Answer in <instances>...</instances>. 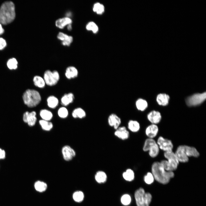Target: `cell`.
<instances>
[{
  "label": "cell",
  "mask_w": 206,
  "mask_h": 206,
  "mask_svg": "<svg viewBox=\"0 0 206 206\" xmlns=\"http://www.w3.org/2000/svg\"><path fill=\"white\" fill-rule=\"evenodd\" d=\"M127 128L128 130L132 132H137L140 129V124L136 120H130L128 123Z\"/></svg>",
  "instance_id": "cell-20"
},
{
  "label": "cell",
  "mask_w": 206,
  "mask_h": 206,
  "mask_svg": "<svg viewBox=\"0 0 206 206\" xmlns=\"http://www.w3.org/2000/svg\"><path fill=\"white\" fill-rule=\"evenodd\" d=\"M86 28L87 30L92 31L94 33H96L98 30V26L93 22L88 23L86 25Z\"/></svg>",
  "instance_id": "cell-38"
},
{
  "label": "cell",
  "mask_w": 206,
  "mask_h": 206,
  "mask_svg": "<svg viewBox=\"0 0 206 206\" xmlns=\"http://www.w3.org/2000/svg\"><path fill=\"white\" fill-rule=\"evenodd\" d=\"M158 131L159 128L157 125L152 124L146 128L145 133L149 138L153 139L157 135Z\"/></svg>",
  "instance_id": "cell-16"
},
{
  "label": "cell",
  "mask_w": 206,
  "mask_h": 206,
  "mask_svg": "<svg viewBox=\"0 0 206 206\" xmlns=\"http://www.w3.org/2000/svg\"><path fill=\"white\" fill-rule=\"evenodd\" d=\"M4 32V30L1 24L0 23V35L2 34Z\"/></svg>",
  "instance_id": "cell-42"
},
{
  "label": "cell",
  "mask_w": 206,
  "mask_h": 206,
  "mask_svg": "<svg viewBox=\"0 0 206 206\" xmlns=\"http://www.w3.org/2000/svg\"><path fill=\"white\" fill-rule=\"evenodd\" d=\"M33 80L34 85L40 88L44 87L45 82L44 79L41 77L36 76L34 77Z\"/></svg>",
  "instance_id": "cell-30"
},
{
  "label": "cell",
  "mask_w": 206,
  "mask_h": 206,
  "mask_svg": "<svg viewBox=\"0 0 206 206\" xmlns=\"http://www.w3.org/2000/svg\"><path fill=\"white\" fill-rule=\"evenodd\" d=\"M18 63L16 60L15 58L9 59L7 63L8 68L10 70L16 69L17 68Z\"/></svg>",
  "instance_id": "cell-34"
},
{
  "label": "cell",
  "mask_w": 206,
  "mask_h": 206,
  "mask_svg": "<svg viewBox=\"0 0 206 206\" xmlns=\"http://www.w3.org/2000/svg\"><path fill=\"white\" fill-rule=\"evenodd\" d=\"M151 171L154 179L164 185L168 183L170 179L174 176L173 172L166 171L160 162L153 163L152 166Z\"/></svg>",
  "instance_id": "cell-1"
},
{
  "label": "cell",
  "mask_w": 206,
  "mask_h": 206,
  "mask_svg": "<svg viewBox=\"0 0 206 206\" xmlns=\"http://www.w3.org/2000/svg\"><path fill=\"white\" fill-rule=\"evenodd\" d=\"M74 98V95L72 93L65 94L61 99V103L64 106H67L73 102Z\"/></svg>",
  "instance_id": "cell-22"
},
{
  "label": "cell",
  "mask_w": 206,
  "mask_h": 206,
  "mask_svg": "<svg viewBox=\"0 0 206 206\" xmlns=\"http://www.w3.org/2000/svg\"><path fill=\"white\" fill-rule=\"evenodd\" d=\"M23 99L24 104L29 107L36 106L40 102L41 98L39 93L33 89H27L24 93Z\"/></svg>",
  "instance_id": "cell-3"
},
{
  "label": "cell",
  "mask_w": 206,
  "mask_h": 206,
  "mask_svg": "<svg viewBox=\"0 0 206 206\" xmlns=\"http://www.w3.org/2000/svg\"><path fill=\"white\" fill-rule=\"evenodd\" d=\"M39 122L42 128L44 130L50 131L53 127V126L52 123L49 121L42 119L39 121Z\"/></svg>",
  "instance_id": "cell-29"
},
{
  "label": "cell",
  "mask_w": 206,
  "mask_h": 206,
  "mask_svg": "<svg viewBox=\"0 0 206 206\" xmlns=\"http://www.w3.org/2000/svg\"><path fill=\"white\" fill-rule=\"evenodd\" d=\"M114 135L118 138L122 140H126L130 136L129 131L124 126H120L114 132Z\"/></svg>",
  "instance_id": "cell-11"
},
{
  "label": "cell",
  "mask_w": 206,
  "mask_h": 206,
  "mask_svg": "<svg viewBox=\"0 0 206 206\" xmlns=\"http://www.w3.org/2000/svg\"><path fill=\"white\" fill-rule=\"evenodd\" d=\"M147 118L148 120L152 124H156L160 122L161 116L159 112L153 110L148 114Z\"/></svg>",
  "instance_id": "cell-15"
},
{
  "label": "cell",
  "mask_w": 206,
  "mask_h": 206,
  "mask_svg": "<svg viewBox=\"0 0 206 206\" xmlns=\"http://www.w3.org/2000/svg\"><path fill=\"white\" fill-rule=\"evenodd\" d=\"M135 106L138 110L143 111L147 108L148 103L145 100L142 98H139L136 101Z\"/></svg>",
  "instance_id": "cell-24"
},
{
  "label": "cell",
  "mask_w": 206,
  "mask_h": 206,
  "mask_svg": "<svg viewBox=\"0 0 206 206\" xmlns=\"http://www.w3.org/2000/svg\"><path fill=\"white\" fill-rule=\"evenodd\" d=\"M43 79L47 85L53 86L56 84L59 81L60 79L59 74L56 70L52 72L47 70L44 73Z\"/></svg>",
  "instance_id": "cell-7"
},
{
  "label": "cell",
  "mask_w": 206,
  "mask_h": 206,
  "mask_svg": "<svg viewBox=\"0 0 206 206\" xmlns=\"http://www.w3.org/2000/svg\"><path fill=\"white\" fill-rule=\"evenodd\" d=\"M67 28L68 30H70L72 29V26L71 24L68 25L67 26Z\"/></svg>",
  "instance_id": "cell-43"
},
{
  "label": "cell",
  "mask_w": 206,
  "mask_h": 206,
  "mask_svg": "<svg viewBox=\"0 0 206 206\" xmlns=\"http://www.w3.org/2000/svg\"><path fill=\"white\" fill-rule=\"evenodd\" d=\"M36 113L33 111L31 112H26L23 115V121L27 123L29 126H33L35 124L37 121L36 117Z\"/></svg>",
  "instance_id": "cell-13"
},
{
  "label": "cell",
  "mask_w": 206,
  "mask_h": 206,
  "mask_svg": "<svg viewBox=\"0 0 206 206\" xmlns=\"http://www.w3.org/2000/svg\"><path fill=\"white\" fill-rule=\"evenodd\" d=\"M122 176L126 180L128 181H132L134 178V174L133 171L131 169H128L123 172Z\"/></svg>",
  "instance_id": "cell-31"
},
{
  "label": "cell",
  "mask_w": 206,
  "mask_h": 206,
  "mask_svg": "<svg viewBox=\"0 0 206 206\" xmlns=\"http://www.w3.org/2000/svg\"><path fill=\"white\" fill-rule=\"evenodd\" d=\"M62 152L64 159L66 161L71 160L76 155L74 150L70 146H64L62 148Z\"/></svg>",
  "instance_id": "cell-10"
},
{
  "label": "cell",
  "mask_w": 206,
  "mask_h": 206,
  "mask_svg": "<svg viewBox=\"0 0 206 206\" xmlns=\"http://www.w3.org/2000/svg\"><path fill=\"white\" fill-rule=\"evenodd\" d=\"M83 193L80 191H77L75 192L73 195V198L74 200L77 202L82 201L84 198Z\"/></svg>",
  "instance_id": "cell-33"
},
{
  "label": "cell",
  "mask_w": 206,
  "mask_h": 206,
  "mask_svg": "<svg viewBox=\"0 0 206 206\" xmlns=\"http://www.w3.org/2000/svg\"><path fill=\"white\" fill-rule=\"evenodd\" d=\"M47 105L51 108H55L58 106V100L56 97L54 96H50L47 99Z\"/></svg>",
  "instance_id": "cell-28"
},
{
  "label": "cell",
  "mask_w": 206,
  "mask_h": 206,
  "mask_svg": "<svg viewBox=\"0 0 206 206\" xmlns=\"http://www.w3.org/2000/svg\"><path fill=\"white\" fill-rule=\"evenodd\" d=\"M206 98V92L202 93L194 94L186 99V103L189 106H194L199 105L203 102Z\"/></svg>",
  "instance_id": "cell-8"
},
{
  "label": "cell",
  "mask_w": 206,
  "mask_h": 206,
  "mask_svg": "<svg viewBox=\"0 0 206 206\" xmlns=\"http://www.w3.org/2000/svg\"><path fill=\"white\" fill-rule=\"evenodd\" d=\"M121 201L123 205H128L130 204L131 201L130 196L128 194L123 195L121 197Z\"/></svg>",
  "instance_id": "cell-39"
},
{
  "label": "cell",
  "mask_w": 206,
  "mask_h": 206,
  "mask_svg": "<svg viewBox=\"0 0 206 206\" xmlns=\"http://www.w3.org/2000/svg\"><path fill=\"white\" fill-rule=\"evenodd\" d=\"M143 150L145 152L148 151L149 156L154 158L158 155L159 148L157 142L154 139L148 138L145 141Z\"/></svg>",
  "instance_id": "cell-6"
},
{
  "label": "cell",
  "mask_w": 206,
  "mask_h": 206,
  "mask_svg": "<svg viewBox=\"0 0 206 206\" xmlns=\"http://www.w3.org/2000/svg\"><path fill=\"white\" fill-rule=\"evenodd\" d=\"M68 111L67 109L65 107L60 108L58 111V114L61 118H66L68 115Z\"/></svg>",
  "instance_id": "cell-35"
},
{
  "label": "cell",
  "mask_w": 206,
  "mask_h": 206,
  "mask_svg": "<svg viewBox=\"0 0 206 206\" xmlns=\"http://www.w3.org/2000/svg\"><path fill=\"white\" fill-rule=\"evenodd\" d=\"M95 179L98 183H101L105 182L107 179V175L104 171H98L95 175Z\"/></svg>",
  "instance_id": "cell-27"
},
{
  "label": "cell",
  "mask_w": 206,
  "mask_h": 206,
  "mask_svg": "<svg viewBox=\"0 0 206 206\" xmlns=\"http://www.w3.org/2000/svg\"><path fill=\"white\" fill-rule=\"evenodd\" d=\"M57 37L59 39L62 41V44L64 46H70L73 41L72 36L62 32H59L57 35Z\"/></svg>",
  "instance_id": "cell-17"
},
{
  "label": "cell",
  "mask_w": 206,
  "mask_h": 206,
  "mask_svg": "<svg viewBox=\"0 0 206 206\" xmlns=\"http://www.w3.org/2000/svg\"><path fill=\"white\" fill-rule=\"evenodd\" d=\"M104 6L99 3H95L93 7V10L97 14H100L104 11Z\"/></svg>",
  "instance_id": "cell-36"
},
{
  "label": "cell",
  "mask_w": 206,
  "mask_h": 206,
  "mask_svg": "<svg viewBox=\"0 0 206 206\" xmlns=\"http://www.w3.org/2000/svg\"><path fill=\"white\" fill-rule=\"evenodd\" d=\"M6 45L5 41L3 38H0V50L3 49Z\"/></svg>",
  "instance_id": "cell-40"
},
{
  "label": "cell",
  "mask_w": 206,
  "mask_h": 206,
  "mask_svg": "<svg viewBox=\"0 0 206 206\" xmlns=\"http://www.w3.org/2000/svg\"><path fill=\"white\" fill-rule=\"evenodd\" d=\"M15 7L11 1H7L2 4L0 8L1 23L6 25L13 21L15 16Z\"/></svg>",
  "instance_id": "cell-2"
},
{
  "label": "cell",
  "mask_w": 206,
  "mask_h": 206,
  "mask_svg": "<svg viewBox=\"0 0 206 206\" xmlns=\"http://www.w3.org/2000/svg\"><path fill=\"white\" fill-rule=\"evenodd\" d=\"M5 156V150L0 148V159H4Z\"/></svg>",
  "instance_id": "cell-41"
},
{
  "label": "cell",
  "mask_w": 206,
  "mask_h": 206,
  "mask_svg": "<svg viewBox=\"0 0 206 206\" xmlns=\"http://www.w3.org/2000/svg\"><path fill=\"white\" fill-rule=\"evenodd\" d=\"M164 156L167 160H163L160 162L165 169L167 171L173 172L176 170L179 162L175 153L173 151L165 152Z\"/></svg>",
  "instance_id": "cell-4"
},
{
  "label": "cell",
  "mask_w": 206,
  "mask_h": 206,
  "mask_svg": "<svg viewBox=\"0 0 206 206\" xmlns=\"http://www.w3.org/2000/svg\"><path fill=\"white\" fill-rule=\"evenodd\" d=\"M157 143L159 148L165 152L172 151L173 146L170 140L160 136L158 138Z\"/></svg>",
  "instance_id": "cell-9"
},
{
  "label": "cell",
  "mask_w": 206,
  "mask_h": 206,
  "mask_svg": "<svg viewBox=\"0 0 206 206\" xmlns=\"http://www.w3.org/2000/svg\"><path fill=\"white\" fill-rule=\"evenodd\" d=\"M72 115L74 118H82L86 117V114L85 111L82 108H78L74 110Z\"/></svg>",
  "instance_id": "cell-25"
},
{
  "label": "cell",
  "mask_w": 206,
  "mask_h": 206,
  "mask_svg": "<svg viewBox=\"0 0 206 206\" xmlns=\"http://www.w3.org/2000/svg\"><path fill=\"white\" fill-rule=\"evenodd\" d=\"M183 147L185 153L188 157H197L199 156V153L195 147L186 145H183Z\"/></svg>",
  "instance_id": "cell-18"
},
{
  "label": "cell",
  "mask_w": 206,
  "mask_h": 206,
  "mask_svg": "<svg viewBox=\"0 0 206 206\" xmlns=\"http://www.w3.org/2000/svg\"><path fill=\"white\" fill-rule=\"evenodd\" d=\"M72 22V19L66 17L58 19L55 22V25L59 28L62 29L66 25L71 24Z\"/></svg>",
  "instance_id": "cell-19"
},
{
  "label": "cell",
  "mask_w": 206,
  "mask_h": 206,
  "mask_svg": "<svg viewBox=\"0 0 206 206\" xmlns=\"http://www.w3.org/2000/svg\"><path fill=\"white\" fill-rule=\"evenodd\" d=\"M175 153L179 162L185 163L188 161L189 157L185 153L183 145L179 146Z\"/></svg>",
  "instance_id": "cell-14"
},
{
  "label": "cell",
  "mask_w": 206,
  "mask_h": 206,
  "mask_svg": "<svg viewBox=\"0 0 206 206\" xmlns=\"http://www.w3.org/2000/svg\"><path fill=\"white\" fill-rule=\"evenodd\" d=\"M34 187L35 190L39 192L44 191L47 188V184L43 182L38 181L35 183Z\"/></svg>",
  "instance_id": "cell-32"
},
{
  "label": "cell",
  "mask_w": 206,
  "mask_h": 206,
  "mask_svg": "<svg viewBox=\"0 0 206 206\" xmlns=\"http://www.w3.org/2000/svg\"><path fill=\"white\" fill-rule=\"evenodd\" d=\"M169 99V96L168 95L165 94H160L157 96V101L159 105L166 106L168 104Z\"/></svg>",
  "instance_id": "cell-23"
},
{
  "label": "cell",
  "mask_w": 206,
  "mask_h": 206,
  "mask_svg": "<svg viewBox=\"0 0 206 206\" xmlns=\"http://www.w3.org/2000/svg\"><path fill=\"white\" fill-rule=\"evenodd\" d=\"M154 178L151 173L148 172L144 177V180L145 183L150 185L154 181Z\"/></svg>",
  "instance_id": "cell-37"
},
{
  "label": "cell",
  "mask_w": 206,
  "mask_h": 206,
  "mask_svg": "<svg viewBox=\"0 0 206 206\" xmlns=\"http://www.w3.org/2000/svg\"><path fill=\"white\" fill-rule=\"evenodd\" d=\"M40 115L42 120L48 121H49L53 116V114L51 111L45 109L41 110Z\"/></svg>",
  "instance_id": "cell-26"
},
{
  "label": "cell",
  "mask_w": 206,
  "mask_h": 206,
  "mask_svg": "<svg viewBox=\"0 0 206 206\" xmlns=\"http://www.w3.org/2000/svg\"><path fill=\"white\" fill-rule=\"evenodd\" d=\"M134 197L137 206H149L152 199L151 195L149 193H145L142 188L135 191Z\"/></svg>",
  "instance_id": "cell-5"
},
{
  "label": "cell",
  "mask_w": 206,
  "mask_h": 206,
  "mask_svg": "<svg viewBox=\"0 0 206 206\" xmlns=\"http://www.w3.org/2000/svg\"><path fill=\"white\" fill-rule=\"evenodd\" d=\"M108 122L110 126L116 130L120 126L121 123V120L117 114L112 113L108 117Z\"/></svg>",
  "instance_id": "cell-12"
},
{
  "label": "cell",
  "mask_w": 206,
  "mask_h": 206,
  "mask_svg": "<svg viewBox=\"0 0 206 206\" xmlns=\"http://www.w3.org/2000/svg\"><path fill=\"white\" fill-rule=\"evenodd\" d=\"M78 74V70L73 66H70L67 68L65 73L66 77L69 79L76 77Z\"/></svg>",
  "instance_id": "cell-21"
}]
</instances>
